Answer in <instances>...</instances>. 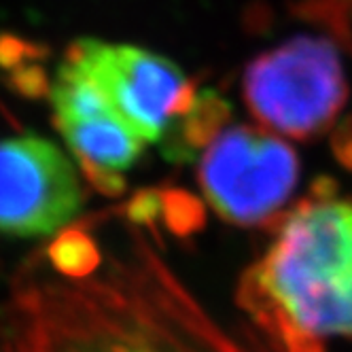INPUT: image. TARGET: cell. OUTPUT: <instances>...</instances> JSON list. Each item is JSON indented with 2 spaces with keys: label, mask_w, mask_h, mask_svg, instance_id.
I'll return each mask as SVG.
<instances>
[{
  "label": "cell",
  "mask_w": 352,
  "mask_h": 352,
  "mask_svg": "<svg viewBox=\"0 0 352 352\" xmlns=\"http://www.w3.org/2000/svg\"><path fill=\"white\" fill-rule=\"evenodd\" d=\"M244 299L289 352L352 340V199L320 189L287 212Z\"/></svg>",
  "instance_id": "6da1fadb"
},
{
  "label": "cell",
  "mask_w": 352,
  "mask_h": 352,
  "mask_svg": "<svg viewBox=\"0 0 352 352\" xmlns=\"http://www.w3.org/2000/svg\"><path fill=\"white\" fill-rule=\"evenodd\" d=\"M242 94L263 130L314 138L336 123L348 100L340 49L324 36L289 38L246 66Z\"/></svg>",
  "instance_id": "7a4b0ae2"
},
{
  "label": "cell",
  "mask_w": 352,
  "mask_h": 352,
  "mask_svg": "<svg viewBox=\"0 0 352 352\" xmlns=\"http://www.w3.org/2000/svg\"><path fill=\"white\" fill-rule=\"evenodd\" d=\"M64 60L85 74L146 144L166 142L199 98L179 66L144 47L81 38Z\"/></svg>",
  "instance_id": "3957f363"
},
{
  "label": "cell",
  "mask_w": 352,
  "mask_h": 352,
  "mask_svg": "<svg viewBox=\"0 0 352 352\" xmlns=\"http://www.w3.org/2000/svg\"><path fill=\"white\" fill-rule=\"evenodd\" d=\"M197 181L208 206L223 221L253 228L287 206L299 183V160L278 134L232 125L204 146Z\"/></svg>",
  "instance_id": "277c9868"
},
{
  "label": "cell",
  "mask_w": 352,
  "mask_h": 352,
  "mask_svg": "<svg viewBox=\"0 0 352 352\" xmlns=\"http://www.w3.org/2000/svg\"><path fill=\"white\" fill-rule=\"evenodd\" d=\"M83 208L79 168L38 134L0 138V234L45 238Z\"/></svg>",
  "instance_id": "5b68a950"
},
{
  "label": "cell",
  "mask_w": 352,
  "mask_h": 352,
  "mask_svg": "<svg viewBox=\"0 0 352 352\" xmlns=\"http://www.w3.org/2000/svg\"><path fill=\"white\" fill-rule=\"evenodd\" d=\"M74 295L85 314H74L66 297H41L38 308L30 310L34 318L21 320L15 352H187L183 338L170 333L164 318H148L142 306L134 310L121 297L117 314H109L107 287H100V316L91 314L85 291Z\"/></svg>",
  "instance_id": "8992f818"
},
{
  "label": "cell",
  "mask_w": 352,
  "mask_h": 352,
  "mask_svg": "<svg viewBox=\"0 0 352 352\" xmlns=\"http://www.w3.org/2000/svg\"><path fill=\"white\" fill-rule=\"evenodd\" d=\"M54 123L85 179L104 193L123 189L128 172L146 142L111 109L100 89L68 60L58 66L49 87Z\"/></svg>",
  "instance_id": "52a82bcc"
},
{
  "label": "cell",
  "mask_w": 352,
  "mask_h": 352,
  "mask_svg": "<svg viewBox=\"0 0 352 352\" xmlns=\"http://www.w3.org/2000/svg\"><path fill=\"white\" fill-rule=\"evenodd\" d=\"M348 3H352V0H324V5H329L331 9H340L342 13H344V7Z\"/></svg>",
  "instance_id": "ba28073f"
}]
</instances>
